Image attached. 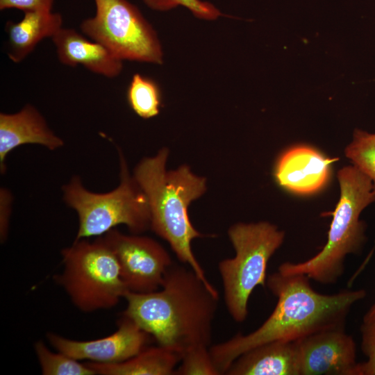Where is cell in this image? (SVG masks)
Listing matches in <instances>:
<instances>
[{"instance_id":"obj_20","label":"cell","mask_w":375,"mask_h":375,"mask_svg":"<svg viewBox=\"0 0 375 375\" xmlns=\"http://www.w3.org/2000/svg\"><path fill=\"white\" fill-rule=\"evenodd\" d=\"M344 153L353 165L370 178L375 190V133L355 129Z\"/></svg>"},{"instance_id":"obj_3","label":"cell","mask_w":375,"mask_h":375,"mask_svg":"<svg viewBox=\"0 0 375 375\" xmlns=\"http://www.w3.org/2000/svg\"><path fill=\"white\" fill-rule=\"evenodd\" d=\"M168 153L162 148L156 156L143 158L134 169L133 176L148 200L150 228L169 243L180 262L215 289L192 251V240L203 235L194 228L188 215L190 203L206 190V178L193 174L187 165L167 170Z\"/></svg>"},{"instance_id":"obj_13","label":"cell","mask_w":375,"mask_h":375,"mask_svg":"<svg viewBox=\"0 0 375 375\" xmlns=\"http://www.w3.org/2000/svg\"><path fill=\"white\" fill-rule=\"evenodd\" d=\"M26 144L42 145L51 151L63 146V140L49 128L46 119L31 104L19 112L0 113V170L6 172L8 154L19 146Z\"/></svg>"},{"instance_id":"obj_10","label":"cell","mask_w":375,"mask_h":375,"mask_svg":"<svg viewBox=\"0 0 375 375\" xmlns=\"http://www.w3.org/2000/svg\"><path fill=\"white\" fill-rule=\"evenodd\" d=\"M151 337L124 315L114 333L96 340L78 341L54 333H47L49 344L57 351L78 360L102 364L119 363L133 358L146 348Z\"/></svg>"},{"instance_id":"obj_4","label":"cell","mask_w":375,"mask_h":375,"mask_svg":"<svg viewBox=\"0 0 375 375\" xmlns=\"http://www.w3.org/2000/svg\"><path fill=\"white\" fill-rule=\"evenodd\" d=\"M340 197L333 212L327 242L311 258L298 263L285 262L278 268L283 274H303L322 285L335 284L344 272L347 255L359 254L366 241L361 212L375 202L370 178L354 165L338 172Z\"/></svg>"},{"instance_id":"obj_5","label":"cell","mask_w":375,"mask_h":375,"mask_svg":"<svg viewBox=\"0 0 375 375\" xmlns=\"http://www.w3.org/2000/svg\"><path fill=\"white\" fill-rule=\"evenodd\" d=\"M120 183L113 190L96 193L87 190L79 176H73L62 188L65 203L78 214V229L75 240L106 234L119 224L133 234L151 226L147 198L129 174L126 161L118 149Z\"/></svg>"},{"instance_id":"obj_23","label":"cell","mask_w":375,"mask_h":375,"mask_svg":"<svg viewBox=\"0 0 375 375\" xmlns=\"http://www.w3.org/2000/svg\"><path fill=\"white\" fill-rule=\"evenodd\" d=\"M361 349L367 360L358 363V375H375V318L360 326Z\"/></svg>"},{"instance_id":"obj_16","label":"cell","mask_w":375,"mask_h":375,"mask_svg":"<svg viewBox=\"0 0 375 375\" xmlns=\"http://www.w3.org/2000/svg\"><path fill=\"white\" fill-rule=\"evenodd\" d=\"M62 27L61 15L52 10L25 12L19 22H8L6 32L9 59L15 63L22 62L38 43L45 38H51Z\"/></svg>"},{"instance_id":"obj_17","label":"cell","mask_w":375,"mask_h":375,"mask_svg":"<svg viewBox=\"0 0 375 375\" xmlns=\"http://www.w3.org/2000/svg\"><path fill=\"white\" fill-rule=\"evenodd\" d=\"M181 354L158 345L145 348L133 358L119 363H85L101 375H174Z\"/></svg>"},{"instance_id":"obj_6","label":"cell","mask_w":375,"mask_h":375,"mask_svg":"<svg viewBox=\"0 0 375 375\" xmlns=\"http://www.w3.org/2000/svg\"><path fill=\"white\" fill-rule=\"evenodd\" d=\"M228 234L235 254L221 260L218 269L227 310L235 322L242 323L252 292L266 285L268 262L282 245L285 233L269 222H260L235 224Z\"/></svg>"},{"instance_id":"obj_2","label":"cell","mask_w":375,"mask_h":375,"mask_svg":"<svg viewBox=\"0 0 375 375\" xmlns=\"http://www.w3.org/2000/svg\"><path fill=\"white\" fill-rule=\"evenodd\" d=\"M124 315L158 342L181 354L199 347H210L219 296L190 268L172 263L161 288L154 292L128 291Z\"/></svg>"},{"instance_id":"obj_15","label":"cell","mask_w":375,"mask_h":375,"mask_svg":"<svg viewBox=\"0 0 375 375\" xmlns=\"http://www.w3.org/2000/svg\"><path fill=\"white\" fill-rule=\"evenodd\" d=\"M226 375H301L298 341H272L258 345L238 357Z\"/></svg>"},{"instance_id":"obj_8","label":"cell","mask_w":375,"mask_h":375,"mask_svg":"<svg viewBox=\"0 0 375 375\" xmlns=\"http://www.w3.org/2000/svg\"><path fill=\"white\" fill-rule=\"evenodd\" d=\"M94 16L80 24L81 32L122 60L162 63L157 34L139 9L127 0H94Z\"/></svg>"},{"instance_id":"obj_12","label":"cell","mask_w":375,"mask_h":375,"mask_svg":"<svg viewBox=\"0 0 375 375\" xmlns=\"http://www.w3.org/2000/svg\"><path fill=\"white\" fill-rule=\"evenodd\" d=\"M338 158L327 157L308 145H296L277 159L274 177L283 189L299 195H310L324 189L330 181L332 165Z\"/></svg>"},{"instance_id":"obj_1","label":"cell","mask_w":375,"mask_h":375,"mask_svg":"<svg viewBox=\"0 0 375 375\" xmlns=\"http://www.w3.org/2000/svg\"><path fill=\"white\" fill-rule=\"evenodd\" d=\"M309 281L303 274L286 275L278 271L267 278L266 285L277 298L269 317L254 331L238 333L209 347L220 374L241 354L264 343L297 341L319 331L345 328L351 309L367 296L363 289L322 294Z\"/></svg>"},{"instance_id":"obj_25","label":"cell","mask_w":375,"mask_h":375,"mask_svg":"<svg viewBox=\"0 0 375 375\" xmlns=\"http://www.w3.org/2000/svg\"><path fill=\"white\" fill-rule=\"evenodd\" d=\"M10 194L4 188L1 189L0 235L1 242L6 239L10 211Z\"/></svg>"},{"instance_id":"obj_14","label":"cell","mask_w":375,"mask_h":375,"mask_svg":"<svg viewBox=\"0 0 375 375\" xmlns=\"http://www.w3.org/2000/svg\"><path fill=\"white\" fill-rule=\"evenodd\" d=\"M51 40L58 59L62 65H82L107 78H115L122 70L123 60L101 43L87 39L73 28L62 27Z\"/></svg>"},{"instance_id":"obj_19","label":"cell","mask_w":375,"mask_h":375,"mask_svg":"<svg viewBox=\"0 0 375 375\" xmlns=\"http://www.w3.org/2000/svg\"><path fill=\"white\" fill-rule=\"evenodd\" d=\"M42 374L44 375H96L86 363L82 364L65 353L51 351L43 341L34 344Z\"/></svg>"},{"instance_id":"obj_7","label":"cell","mask_w":375,"mask_h":375,"mask_svg":"<svg viewBox=\"0 0 375 375\" xmlns=\"http://www.w3.org/2000/svg\"><path fill=\"white\" fill-rule=\"evenodd\" d=\"M63 269L54 278L81 311L115 307L128 292L117 258L102 238L75 240L61 251Z\"/></svg>"},{"instance_id":"obj_9","label":"cell","mask_w":375,"mask_h":375,"mask_svg":"<svg viewBox=\"0 0 375 375\" xmlns=\"http://www.w3.org/2000/svg\"><path fill=\"white\" fill-rule=\"evenodd\" d=\"M102 238L117 258L128 291L147 293L161 288L173 262L160 244L149 237L128 235L114 228Z\"/></svg>"},{"instance_id":"obj_21","label":"cell","mask_w":375,"mask_h":375,"mask_svg":"<svg viewBox=\"0 0 375 375\" xmlns=\"http://www.w3.org/2000/svg\"><path fill=\"white\" fill-rule=\"evenodd\" d=\"M174 375H221L212 361L209 347L199 346L186 351Z\"/></svg>"},{"instance_id":"obj_22","label":"cell","mask_w":375,"mask_h":375,"mask_svg":"<svg viewBox=\"0 0 375 375\" xmlns=\"http://www.w3.org/2000/svg\"><path fill=\"white\" fill-rule=\"evenodd\" d=\"M143 1L150 8L159 11H166L183 6L195 17L206 20H213L222 15L220 11L212 4L200 0H143Z\"/></svg>"},{"instance_id":"obj_26","label":"cell","mask_w":375,"mask_h":375,"mask_svg":"<svg viewBox=\"0 0 375 375\" xmlns=\"http://www.w3.org/2000/svg\"><path fill=\"white\" fill-rule=\"evenodd\" d=\"M375 318V302L371 306L363 317V322L369 321Z\"/></svg>"},{"instance_id":"obj_11","label":"cell","mask_w":375,"mask_h":375,"mask_svg":"<svg viewBox=\"0 0 375 375\" xmlns=\"http://www.w3.org/2000/svg\"><path fill=\"white\" fill-rule=\"evenodd\" d=\"M297 341L301 375H358L356 344L345 328L319 331Z\"/></svg>"},{"instance_id":"obj_24","label":"cell","mask_w":375,"mask_h":375,"mask_svg":"<svg viewBox=\"0 0 375 375\" xmlns=\"http://www.w3.org/2000/svg\"><path fill=\"white\" fill-rule=\"evenodd\" d=\"M54 0H0V10L18 9L28 11L52 10Z\"/></svg>"},{"instance_id":"obj_18","label":"cell","mask_w":375,"mask_h":375,"mask_svg":"<svg viewBox=\"0 0 375 375\" xmlns=\"http://www.w3.org/2000/svg\"><path fill=\"white\" fill-rule=\"evenodd\" d=\"M128 102L139 117L149 119L158 115L161 105V93L157 83L139 74H135L127 91Z\"/></svg>"}]
</instances>
